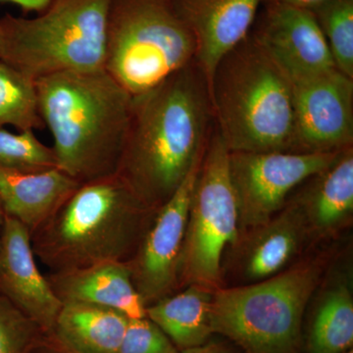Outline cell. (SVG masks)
<instances>
[{"label": "cell", "instance_id": "obj_1", "mask_svg": "<svg viewBox=\"0 0 353 353\" xmlns=\"http://www.w3.org/2000/svg\"><path fill=\"white\" fill-rule=\"evenodd\" d=\"M208 83L196 60L132 97L116 175L157 210L201 161L214 126Z\"/></svg>", "mask_w": 353, "mask_h": 353}, {"label": "cell", "instance_id": "obj_2", "mask_svg": "<svg viewBox=\"0 0 353 353\" xmlns=\"http://www.w3.org/2000/svg\"><path fill=\"white\" fill-rule=\"evenodd\" d=\"M36 85L57 168L80 183L116 175L134 97L104 69L54 74Z\"/></svg>", "mask_w": 353, "mask_h": 353}, {"label": "cell", "instance_id": "obj_3", "mask_svg": "<svg viewBox=\"0 0 353 353\" xmlns=\"http://www.w3.org/2000/svg\"><path fill=\"white\" fill-rule=\"evenodd\" d=\"M155 212L117 175L81 183L32 232V250L51 272L128 263Z\"/></svg>", "mask_w": 353, "mask_h": 353}, {"label": "cell", "instance_id": "obj_4", "mask_svg": "<svg viewBox=\"0 0 353 353\" xmlns=\"http://www.w3.org/2000/svg\"><path fill=\"white\" fill-rule=\"evenodd\" d=\"M209 92L230 152H294L292 81L250 34L220 60Z\"/></svg>", "mask_w": 353, "mask_h": 353}, {"label": "cell", "instance_id": "obj_5", "mask_svg": "<svg viewBox=\"0 0 353 353\" xmlns=\"http://www.w3.org/2000/svg\"><path fill=\"white\" fill-rule=\"evenodd\" d=\"M334 248H317L281 272L254 284L213 292L211 327L243 353H301L304 315Z\"/></svg>", "mask_w": 353, "mask_h": 353}, {"label": "cell", "instance_id": "obj_6", "mask_svg": "<svg viewBox=\"0 0 353 353\" xmlns=\"http://www.w3.org/2000/svg\"><path fill=\"white\" fill-rule=\"evenodd\" d=\"M111 0H52L34 18H0V59L34 82L104 69Z\"/></svg>", "mask_w": 353, "mask_h": 353}, {"label": "cell", "instance_id": "obj_7", "mask_svg": "<svg viewBox=\"0 0 353 353\" xmlns=\"http://www.w3.org/2000/svg\"><path fill=\"white\" fill-rule=\"evenodd\" d=\"M196 43L173 0H111L104 70L132 97L196 60Z\"/></svg>", "mask_w": 353, "mask_h": 353}, {"label": "cell", "instance_id": "obj_8", "mask_svg": "<svg viewBox=\"0 0 353 353\" xmlns=\"http://www.w3.org/2000/svg\"><path fill=\"white\" fill-rule=\"evenodd\" d=\"M229 150L217 128L202 157L188 218L179 290L190 285L215 292L222 288V260L239 236L236 199L229 175Z\"/></svg>", "mask_w": 353, "mask_h": 353}, {"label": "cell", "instance_id": "obj_9", "mask_svg": "<svg viewBox=\"0 0 353 353\" xmlns=\"http://www.w3.org/2000/svg\"><path fill=\"white\" fill-rule=\"evenodd\" d=\"M339 152H230L229 175L238 208L239 234L272 219L294 190L332 163Z\"/></svg>", "mask_w": 353, "mask_h": 353}, {"label": "cell", "instance_id": "obj_10", "mask_svg": "<svg viewBox=\"0 0 353 353\" xmlns=\"http://www.w3.org/2000/svg\"><path fill=\"white\" fill-rule=\"evenodd\" d=\"M201 163L192 168L173 196L157 209L136 252L126 263L146 307L179 290V266Z\"/></svg>", "mask_w": 353, "mask_h": 353}, {"label": "cell", "instance_id": "obj_11", "mask_svg": "<svg viewBox=\"0 0 353 353\" xmlns=\"http://www.w3.org/2000/svg\"><path fill=\"white\" fill-rule=\"evenodd\" d=\"M317 248V246H316ZM315 248L294 201L268 222L239 234L222 260V288L254 284L278 275Z\"/></svg>", "mask_w": 353, "mask_h": 353}, {"label": "cell", "instance_id": "obj_12", "mask_svg": "<svg viewBox=\"0 0 353 353\" xmlns=\"http://www.w3.org/2000/svg\"><path fill=\"white\" fill-rule=\"evenodd\" d=\"M292 83L294 152L332 153L353 146V79L334 69Z\"/></svg>", "mask_w": 353, "mask_h": 353}, {"label": "cell", "instance_id": "obj_13", "mask_svg": "<svg viewBox=\"0 0 353 353\" xmlns=\"http://www.w3.org/2000/svg\"><path fill=\"white\" fill-rule=\"evenodd\" d=\"M250 34L292 82L336 69L309 9L264 0Z\"/></svg>", "mask_w": 353, "mask_h": 353}, {"label": "cell", "instance_id": "obj_14", "mask_svg": "<svg viewBox=\"0 0 353 353\" xmlns=\"http://www.w3.org/2000/svg\"><path fill=\"white\" fill-rule=\"evenodd\" d=\"M0 294L36 323L44 334L52 333L62 303L39 271L31 232L6 216L0 236Z\"/></svg>", "mask_w": 353, "mask_h": 353}, {"label": "cell", "instance_id": "obj_15", "mask_svg": "<svg viewBox=\"0 0 353 353\" xmlns=\"http://www.w3.org/2000/svg\"><path fill=\"white\" fill-rule=\"evenodd\" d=\"M290 199L303 215L313 246L334 241L353 220V146L304 181Z\"/></svg>", "mask_w": 353, "mask_h": 353}, {"label": "cell", "instance_id": "obj_16", "mask_svg": "<svg viewBox=\"0 0 353 353\" xmlns=\"http://www.w3.org/2000/svg\"><path fill=\"white\" fill-rule=\"evenodd\" d=\"M263 1L173 0L196 39V62L208 88L220 60L250 34Z\"/></svg>", "mask_w": 353, "mask_h": 353}, {"label": "cell", "instance_id": "obj_17", "mask_svg": "<svg viewBox=\"0 0 353 353\" xmlns=\"http://www.w3.org/2000/svg\"><path fill=\"white\" fill-rule=\"evenodd\" d=\"M334 259L309 301L301 353H343L353 347L352 265Z\"/></svg>", "mask_w": 353, "mask_h": 353}, {"label": "cell", "instance_id": "obj_18", "mask_svg": "<svg viewBox=\"0 0 353 353\" xmlns=\"http://www.w3.org/2000/svg\"><path fill=\"white\" fill-rule=\"evenodd\" d=\"M51 289L62 303H82L115 309L129 319L146 317V306L132 283L126 263L106 262L50 272Z\"/></svg>", "mask_w": 353, "mask_h": 353}, {"label": "cell", "instance_id": "obj_19", "mask_svg": "<svg viewBox=\"0 0 353 353\" xmlns=\"http://www.w3.org/2000/svg\"><path fill=\"white\" fill-rule=\"evenodd\" d=\"M80 185L57 167L34 171L0 168V201L4 212L22 223L31 234Z\"/></svg>", "mask_w": 353, "mask_h": 353}, {"label": "cell", "instance_id": "obj_20", "mask_svg": "<svg viewBox=\"0 0 353 353\" xmlns=\"http://www.w3.org/2000/svg\"><path fill=\"white\" fill-rule=\"evenodd\" d=\"M129 320L119 311L104 306L62 303L50 334L74 353H118Z\"/></svg>", "mask_w": 353, "mask_h": 353}, {"label": "cell", "instance_id": "obj_21", "mask_svg": "<svg viewBox=\"0 0 353 353\" xmlns=\"http://www.w3.org/2000/svg\"><path fill=\"white\" fill-rule=\"evenodd\" d=\"M212 290L190 285L146 307V317L157 324L180 352L211 340Z\"/></svg>", "mask_w": 353, "mask_h": 353}, {"label": "cell", "instance_id": "obj_22", "mask_svg": "<svg viewBox=\"0 0 353 353\" xmlns=\"http://www.w3.org/2000/svg\"><path fill=\"white\" fill-rule=\"evenodd\" d=\"M43 129L36 82L0 59V127Z\"/></svg>", "mask_w": 353, "mask_h": 353}, {"label": "cell", "instance_id": "obj_23", "mask_svg": "<svg viewBox=\"0 0 353 353\" xmlns=\"http://www.w3.org/2000/svg\"><path fill=\"white\" fill-rule=\"evenodd\" d=\"M311 11L336 70L353 79V0H327Z\"/></svg>", "mask_w": 353, "mask_h": 353}, {"label": "cell", "instance_id": "obj_24", "mask_svg": "<svg viewBox=\"0 0 353 353\" xmlns=\"http://www.w3.org/2000/svg\"><path fill=\"white\" fill-rule=\"evenodd\" d=\"M54 167L53 148L41 143L34 131L12 132L0 127V168L34 171Z\"/></svg>", "mask_w": 353, "mask_h": 353}, {"label": "cell", "instance_id": "obj_25", "mask_svg": "<svg viewBox=\"0 0 353 353\" xmlns=\"http://www.w3.org/2000/svg\"><path fill=\"white\" fill-rule=\"evenodd\" d=\"M43 334L36 323L0 294V353H32Z\"/></svg>", "mask_w": 353, "mask_h": 353}, {"label": "cell", "instance_id": "obj_26", "mask_svg": "<svg viewBox=\"0 0 353 353\" xmlns=\"http://www.w3.org/2000/svg\"><path fill=\"white\" fill-rule=\"evenodd\" d=\"M118 353H181L170 339L148 317L130 319Z\"/></svg>", "mask_w": 353, "mask_h": 353}, {"label": "cell", "instance_id": "obj_27", "mask_svg": "<svg viewBox=\"0 0 353 353\" xmlns=\"http://www.w3.org/2000/svg\"><path fill=\"white\" fill-rule=\"evenodd\" d=\"M32 353H74L58 343L50 334H44Z\"/></svg>", "mask_w": 353, "mask_h": 353}, {"label": "cell", "instance_id": "obj_28", "mask_svg": "<svg viewBox=\"0 0 353 353\" xmlns=\"http://www.w3.org/2000/svg\"><path fill=\"white\" fill-rule=\"evenodd\" d=\"M181 353H238V352L223 341L209 340L204 345L183 350Z\"/></svg>", "mask_w": 353, "mask_h": 353}, {"label": "cell", "instance_id": "obj_29", "mask_svg": "<svg viewBox=\"0 0 353 353\" xmlns=\"http://www.w3.org/2000/svg\"><path fill=\"white\" fill-rule=\"evenodd\" d=\"M0 2H8L20 7L26 13H41L46 10L52 0H0Z\"/></svg>", "mask_w": 353, "mask_h": 353}, {"label": "cell", "instance_id": "obj_30", "mask_svg": "<svg viewBox=\"0 0 353 353\" xmlns=\"http://www.w3.org/2000/svg\"><path fill=\"white\" fill-rule=\"evenodd\" d=\"M280 3L289 4V6L301 7V8L311 9L319 6L327 0H272Z\"/></svg>", "mask_w": 353, "mask_h": 353}, {"label": "cell", "instance_id": "obj_31", "mask_svg": "<svg viewBox=\"0 0 353 353\" xmlns=\"http://www.w3.org/2000/svg\"><path fill=\"white\" fill-rule=\"evenodd\" d=\"M6 214L4 212L3 206L0 201V236H1L2 230H3L4 222H6Z\"/></svg>", "mask_w": 353, "mask_h": 353}, {"label": "cell", "instance_id": "obj_32", "mask_svg": "<svg viewBox=\"0 0 353 353\" xmlns=\"http://www.w3.org/2000/svg\"><path fill=\"white\" fill-rule=\"evenodd\" d=\"M0 44H1V25H0Z\"/></svg>", "mask_w": 353, "mask_h": 353}, {"label": "cell", "instance_id": "obj_33", "mask_svg": "<svg viewBox=\"0 0 353 353\" xmlns=\"http://www.w3.org/2000/svg\"><path fill=\"white\" fill-rule=\"evenodd\" d=\"M343 353H353V350H347V352H343Z\"/></svg>", "mask_w": 353, "mask_h": 353}]
</instances>
